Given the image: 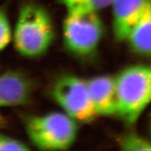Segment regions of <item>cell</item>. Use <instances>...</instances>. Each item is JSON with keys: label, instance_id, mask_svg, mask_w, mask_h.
Segmentation results:
<instances>
[{"label": "cell", "instance_id": "cell-1", "mask_svg": "<svg viewBox=\"0 0 151 151\" xmlns=\"http://www.w3.org/2000/svg\"><path fill=\"white\" fill-rule=\"evenodd\" d=\"M118 113L127 124L138 120L151 103V65L127 67L115 76Z\"/></svg>", "mask_w": 151, "mask_h": 151}, {"label": "cell", "instance_id": "cell-2", "mask_svg": "<svg viewBox=\"0 0 151 151\" xmlns=\"http://www.w3.org/2000/svg\"><path fill=\"white\" fill-rule=\"evenodd\" d=\"M54 39V28L49 13L34 4L20 10L14 32V44L19 54L37 58L49 50Z\"/></svg>", "mask_w": 151, "mask_h": 151}, {"label": "cell", "instance_id": "cell-3", "mask_svg": "<svg viewBox=\"0 0 151 151\" xmlns=\"http://www.w3.org/2000/svg\"><path fill=\"white\" fill-rule=\"evenodd\" d=\"M26 132L32 143L44 150H66L76 140L77 121L65 113L51 112L31 117L26 122Z\"/></svg>", "mask_w": 151, "mask_h": 151}, {"label": "cell", "instance_id": "cell-4", "mask_svg": "<svg viewBox=\"0 0 151 151\" xmlns=\"http://www.w3.org/2000/svg\"><path fill=\"white\" fill-rule=\"evenodd\" d=\"M103 30L97 12L68 13L63 23L64 45L74 54H91L100 44Z\"/></svg>", "mask_w": 151, "mask_h": 151}, {"label": "cell", "instance_id": "cell-5", "mask_svg": "<svg viewBox=\"0 0 151 151\" xmlns=\"http://www.w3.org/2000/svg\"><path fill=\"white\" fill-rule=\"evenodd\" d=\"M52 94L64 113L76 121L88 122L95 119L86 80L74 75L60 77L54 84Z\"/></svg>", "mask_w": 151, "mask_h": 151}, {"label": "cell", "instance_id": "cell-6", "mask_svg": "<svg viewBox=\"0 0 151 151\" xmlns=\"http://www.w3.org/2000/svg\"><path fill=\"white\" fill-rule=\"evenodd\" d=\"M86 83L96 116L117 115L118 98L115 77L98 76L86 80Z\"/></svg>", "mask_w": 151, "mask_h": 151}, {"label": "cell", "instance_id": "cell-7", "mask_svg": "<svg viewBox=\"0 0 151 151\" xmlns=\"http://www.w3.org/2000/svg\"><path fill=\"white\" fill-rule=\"evenodd\" d=\"M151 0H113V31L115 39L125 41Z\"/></svg>", "mask_w": 151, "mask_h": 151}, {"label": "cell", "instance_id": "cell-8", "mask_svg": "<svg viewBox=\"0 0 151 151\" xmlns=\"http://www.w3.org/2000/svg\"><path fill=\"white\" fill-rule=\"evenodd\" d=\"M32 86L22 73L8 71L0 75V107L20 105L30 96Z\"/></svg>", "mask_w": 151, "mask_h": 151}, {"label": "cell", "instance_id": "cell-9", "mask_svg": "<svg viewBox=\"0 0 151 151\" xmlns=\"http://www.w3.org/2000/svg\"><path fill=\"white\" fill-rule=\"evenodd\" d=\"M125 41L136 54L151 57V1L132 27Z\"/></svg>", "mask_w": 151, "mask_h": 151}, {"label": "cell", "instance_id": "cell-10", "mask_svg": "<svg viewBox=\"0 0 151 151\" xmlns=\"http://www.w3.org/2000/svg\"><path fill=\"white\" fill-rule=\"evenodd\" d=\"M64 5L68 13L98 12L111 5L113 0H57Z\"/></svg>", "mask_w": 151, "mask_h": 151}, {"label": "cell", "instance_id": "cell-11", "mask_svg": "<svg viewBox=\"0 0 151 151\" xmlns=\"http://www.w3.org/2000/svg\"><path fill=\"white\" fill-rule=\"evenodd\" d=\"M122 150L126 151L151 150V141L135 133L127 134L120 142Z\"/></svg>", "mask_w": 151, "mask_h": 151}, {"label": "cell", "instance_id": "cell-12", "mask_svg": "<svg viewBox=\"0 0 151 151\" xmlns=\"http://www.w3.org/2000/svg\"><path fill=\"white\" fill-rule=\"evenodd\" d=\"M12 39V30L8 18L4 9H0V51L4 49Z\"/></svg>", "mask_w": 151, "mask_h": 151}, {"label": "cell", "instance_id": "cell-13", "mask_svg": "<svg viewBox=\"0 0 151 151\" xmlns=\"http://www.w3.org/2000/svg\"><path fill=\"white\" fill-rule=\"evenodd\" d=\"M30 150V148L22 141L0 133V150Z\"/></svg>", "mask_w": 151, "mask_h": 151}, {"label": "cell", "instance_id": "cell-14", "mask_svg": "<svg viewBox=\"0 0 151 151\" xmlns=\"http://www.w3.org/2000/svg\"><path fill=\"white\" fill-rule=\"evenodd\" d=\"M4 125V120L3 119V117L0 115V128L3 127Z\"/></svg>", "mask_w": 151, "mask_h": 151}, {"label": "cell", "instance_id": "cell-15", "mask_svg": "<svg viewBox=\"0 0 151 151\" xmlns=\"http://www.w3.org/2000/svg\"><path fill=\"white\" fill-rule=\"evenodd\" d=\"M150 132H151V121H150Z\"/></svg>", "mask_w": 151, "mask_h": 151}]
</instances>
